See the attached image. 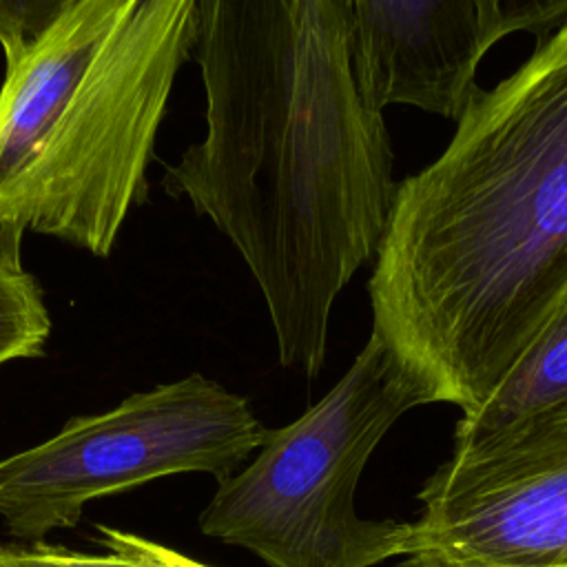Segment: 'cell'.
Returning a JSON list of instances; mask_svg holds the SVG:
<instances>
[{
    "instance_id": "cell-3",
    "label": "cell",
    "mask_w": 567,
    "mask_h": 567,
    "mask_svg": "<svg viewBox=\"0 0 567 567\" xmlns=\"http://www.w3.org/2000/svg\"><path fill=\"white\" fill-rule=\"evenodd\" d=\"M197 0H69L0 86V239L109 257L142 199Z\"/></svg>"
},
{
    "instance_id": "cell-11",
    "label": "cell",
    "mask_w": 567,
    "mask_h": 567,
    "mask_svg": "<svg viewBox=\"0 0 567 567\" xmlns=\"http://www.w3.org/2000/svg\"><path fill=\"white\" fill-rule=\"evenodd\" d=\"M69 0H0V47L13 64L47 31Z\"/></svg>"
},
{
    "instance_id": "cell-12",
    "label": "cell",
    "mask_w": 567,
    "mask_h": 567,
    "mask_svg": "<svg viewBox=\"0 0 567 567\" xmlns=\"http://www.w3.org/2000/svg\"><path fill=\"white\" fill-rule=\"evenodd\" d=\"M501 13L507 35L525 31L543 42L567 22V0H501Z\"/></svg>"
},
{
    "instance_id": "cell-6",
    "label": "cell",
    "mask_w": 567,
    "mask_h": 567,
    "mask_svg": "<svg viewBox=\"0 0 567 567\" xmlns=\"http://www.w3.org/2000/svg\"><path fill=\"white\" fill-rule=\"evenodd\" d=\"M396 567H567V403L452 450Z\"/></svg>"
},
{
    "instance_id": "cell-8",
    "label": "cell",
    "mask_w": 567,
    "mask_h": 567,
    "mask_svg": "<svg viewBox=\"0 0 567 567\" xmlns=\"http://www.w3.org/2000/svg\"><path fill=\"white\" fill-rule=\"evenodd\" d=\"M563 403H567V292L492 396L476 412L461 416L452 450Z\"/></svg>"
},
{
    "instance_id": "cell-9",
    "label": "cell",
    "mask_w": 567,
    "mask_h": 567,
    "mask_svg": "<svg viewBox=\"0 0 567 567\" xmlns=\"http://www.w3.org/2000/svg\"><path fill=\"white\" fill-rule=\"evenodd\" d=\"M102 551H80L64 545L13 543L11 554L27 567H210L166 545L111 525H95Z\"/></svg>"
},
{
    "instance_id": "cell-10",
    "label": "cell",
    "mask_w": 567,
    "mask_h": 567,
    "mask_svg": "<svg viewBox=\"0 0 567 567\" xmlns=\"http://www.w3.org/2000/svg\"><path fill=\"white\" fill-rule=\"evenodd\" d=\"M51 334V317L18 246L0 239V368L38 357Z\"/></svg>"
},
{
    "instance_id": "cell-2",
    "label": "cell",
    "mask_w": 567,
    "mask_h": 567,
    "mask_svg": "<svg viewBox=\"0 0 567 567\" xmlns=\"http://www.w3.org/2000/svg\"><path fill=\"white\" fill-rule=\"evenodd\" d=\"M368 292L372 334L463 414L534 341L567 292V22L396 184Z\"/></svg>"
},
{
    "instance_id": "cell-4",
    "label": "cell",
    "mask_w": 567,
    "mask_h": 567,
    "mask_svg": "<svg viewBox=\"0 0 567 567\" xmlns=\"http://www.w3.org/2000/svg\"><path fill=\"white\" fill-rule=\"evenodd\" d=\"M425 388L370 332L346 374L299 419L266 430L257 456L217 483L199 529L270 567H377L405 551L408 523L354 509L361 472Z\"/></svg>"
},
{
    "instance_id": "cell-1",
    "label": "cell",
    "mask_w": 567,
    "mask_h": 567,
    "mask_svg": "<svg viewBox=\"0 0 567 567\" xmlns=\"http://www.w3.org/2000/svg\"><path fill=\"white\" fill-rule=\"evenodd\" d=\"M204 135L166 173L257 281L279 363L317 377L337 297L396 190L383 111L354 71L348 0H197Z\"/></svg>"
},
{
    "instance_id": "cell-5",
    "label": "cell",
    "mask_w": 567,
    "mask_h": 567,
    "mask_svg": "<svg viewBox=\"0 0 567 567\" xmlns=\"http://www.w3.org/2000/svg\"><path fill=\"white\" fill-rule=\"evenodd\" d=\"M266 427L250 403L206 379L135 392L115 408L69 419L51 439L0 461V518L20 543L75 527L86 503L173 474H235Z\"/></svg>"
},
{
    "instance_id": "cell-13",
    "label": "cell",
    "mask_w": 567,
    "mask_h": 567,
    "mask_svg": "<svg viewBox=\"0 0 567 567\" xmlns=\"http://www.w3.org/2000/svg\"><path fill=\"white\" fill-rule=\"evenodd\" d=\"M0 567H27V565H22V563L11 554V549H9L7 543H0Z\"/></svg>"
},
{
    "instance_id": "cell-7",
    "label": "cell",
    "mask_w": 567,
    "mask_h": 567,
    "mask_svg": "<svg viewBox=\"0 0 567 567\" xmlns=\"http://www.w3.org/2000/svg\"><path fill=\"white\" fill-rule=\"evenodd\" d=\"M354 71L370 106L456 120L481 91L476 71L503 40L501 0H348Z\"/></svg>"
}]
</instances>
